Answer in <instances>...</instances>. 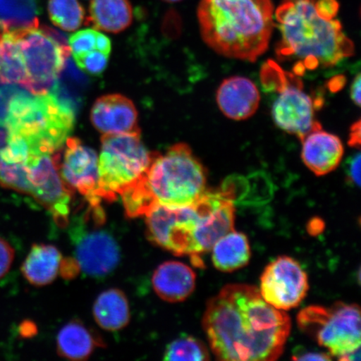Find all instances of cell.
Wrapping results in <instances>:
<instances>
[{
	"label": "cell",
	"instance_id": "obj_2",
	"mask_svg": "<svg viewBox=\"0 0 361 361\" xmlns=\"http://www.w3.org/2000/svg\"><path fill=\"white\" fill-rule=\"evenodd\" d=\"M337 0H283L275 12L281 40L276 53L296 61V75L335 66L354 55L353 42L336 19Z\"/></svg>",
	"mask_w": 361,
	"mask_h": 361
},
{
	"label": "cell",
	"instance_id": "obj_20",
	"mask_svg": "<svg viewBox=\"0 0 361 361\" xmlns=\"http://www.w3.org/2000/svg\"><path fill=\"white\" fill-rule=\"evenodd\" d=\"M62 259L61 252L55 246L35 243L23 262L21 273L34 286H48L60 274Z\"/></svg>",
	"mask_w": 361,
	"mask_h": 361
},
{
	"label": "cell",
	"instance_id": "obj_29",
	"mask_svg": "<svg viewBox=\"0 0 361 361\" xmlns=\"http://www.w3.org/2000/svg\"><path fill=\"white\" fill-rule=\"evenodd\" d=\"M15 259V250L6 239L0 237V279L6 276Z\"/></svg>",
	"mask_w": 361,
	"mask_h": 361
},
{
	"label": "cell",
	"instance_id": "obj_26",
	"mask_svg": "<svg viewBox=\"0 0 361 361\" xmlns=\"http://www.w3.org/2000/svg\"><path fill=\"white\" fill-rule=\"evenodd\" d=\"M209 350L202 342L190 336H183L169 343L164 360L202 361L209 360Z\"/></svg>",
	"mask_w": 361,
	"mask_h": 361
},
{
	"label": "cell",
	"instance_id": "obj_15",
	"mask_svg": "<svg viewBox=\"0 0 361 361\" xmlns=\"http://www.w3.org/2000/svg\"><path fill=\"white\" fill-rule=\"evenodd\" d=\"M216 100L220 111L228 118L243 121L254 116L258 110L260 93L250 79L232 76L220 85Z\"/></svg>",
	"mask_w": 361,
	"mask_h": 361
},
{
	"label": "cell",
	"instance_id": "obj_3",
	"mask_svg": "<svg viewBox=\"0 0 361 361\" xmlns=\"http://www.w3.org/2000/svg\"><path fill=\"white\" fill-rule=\"evenodd\" d=\"M197 18L202 39L221 56L255 62L269 48L271 0H201Z\"/></svg>",
	"mask_w": 361,
	"mask_h": 361
},
{
	"label": "cell",
	"instance_id": "obj_19",
	"mask_svg": "<svg viewBox=\"0 0 361 361\" xmlns=\"http://www.w3.org/2000/svg\"><path fill=\"white\" fill-rule=\"evenodd\" d=\"M102 346L105 345L98 334L78 319L65 324L56 337L58 355L70 360H87L94 350Z\"/></svg>",
	"mask_w": 361,
	"mask_h": 361
},
{
	"label": "cell",
	"instance_id": "obj_16",
	"mask_svg": "<svg viewBox=\"0 0 361 361\" xmlns=\"http://www.w3.org/2000/svg\"><path fill=\"white\" fill-rule=\"evenodd\" d=\"M92 123L103 134H120L139 130L137 111L129 99L121 94L99 98L92 110Z\"/></svg>",
	"mask_w": 361,
	"mask_h": 361
},
{
	"label": "cell",
	"instance_id": "obj_4",
	"mask_svg": "<svg viewBox=\"0 0 361 361\" xmlns=\"http://www.w3.org/2000/svg\"><path fill=\"white\" fill-rule=\"evenodd\" d=\"M207 190L204 166L187 144L178 143L164 154H153L146 173L121 196L126 214L134 219L157 206L192 205Z\"/></svg>",
	"mask_w": 361,
	"mask_h": 361
},
{
	"label": "cell",
	"instance_id": "obj_34",
	"mask_svg": "<svg viewBox=\"0 0 361 361\" xmlns=\"http://www.w3.org/2000/svg\"><path fill=\"white\" fill-rule=\"evenodd\" d=\"M349 144L352 147H359L360 145V121L355 123L351 128Z\"/></svg>",
	"mask_w": 361,
	"mask_h": 361
},
{
	"label": "cell",
	"instance_id": "obj_21",
	"mask_svg": "<svg viewBox=\"0 0 361 361\" xmlns=\"http://www.w3.org/2000/svg\"><path fill=\"white\" fill-rule=\"evenodd\" d=\"M94 319L99 326L108 331L124 329L130 322L128 298L119 288H110L97 297L93 306Z\"/></svg>",
	"mask_w": 361,
	"mask_h": 361
},
{
	"label": "cell",
	"instance_id": "obj_22",
	"mask_svg": "<svg viewBox=\"0 0 361 361\" xmlns=\"http://www.w3.org/2000/svg\"><path fill=\"white\" fill-rule=\"evenodd\" d=\"M89 11L88 24L106 32L119 33L133 22L128 0H92Z\"/></svg>",
	"mask_w": 361,
	"mask_h": 361
},
{
	"label": "cell",
	"instance_id": "obj_31",
	"mask_svg": "<svg viewBox=\"0 0 361 361\" xmlns=\"http://www.w3.org/2000/svg\"><path fill=\"white\" fill-rule=\"evenodd\" d=\"M80 271V265L75 259H62L60 274L66 279H72L78 276Z\"/></svg>",
	"mask_w": 361,
	"mask_h": 361
},
{
	"label": "cell",
	"instance_id": "obj_27",
	"mask_svg": "<svg viewBox=\"0 0 361 361\" xmlns=\"http://www.w3.org/2000/svg\"><path fill=\"white\" fill-rule=\"evenodd\" d=\"M97 31L94 30H84L72 35L70 38V49L73 53L74 58L85 55L89 52L99 51Z\"/></svg>",
	"mask_w": 361,
	"mask_h": 361
},
{
	"label": "cell",
	"instance_id": "obj_13",
	"mask_svg": "<svg viewBox=\"0 0 361 361\" xmlns=\"http://www.w3.org/2000/svg\"><path fill=\"white\" fill-rule=\"evenodd\" d=\"M75 246V259L80 270L94 278L112 273L118 266L121 252L115 238L104 230L85 228L82 219L72 225L70 231Z\"/></svg>",
	"mask_w": 361,
	"mask_h": 361
},
{
	"label": "cell",
	"instance_id": "obj_28",
	"mask_svg": "<svg viewBox=\"0 0 361 361\" xmlns=\"http://www.w3.org/2000/svg\"><path fill=\"white\" fill-rule=\"evenodd\" d=\"M109 55L102 51H94L75 58L76 64L88 74L98 75L105 71Z\"/></svg>",
	"mask_w": 361,
	"mask_h": 361
},
{
	"label": "cell",
	"instance_id": "obj_10",
	"mask_svg": "<svg viewBox=\"0 0 361 361\" xmlns=\"http://www.w3.org/2000/svg\"><path fill=\"white\" fill-rule=\"evenodd\" d=\"M60 151L51 154L30 156L22 166L27 183L26 195L51 212L58 225L65 227L70 214L71 197L75 193L60 173Z\"/></svg>",
	"mask_w": 361,
	"mask_h": 361
},
{
	"label": "cell",
	"instance_id": "obj_8",
	"mask_svg": "<svg viewBox=\"0 0 361 361\" xmlns=\"http://www.w3.org/2000/svg\"><path fill=\"white\" fill-rule=\"evenodd\" d=\"M27 83L34 94L47 93L70 56L64 36L49 27L17 30Z\"/></svg>",
	"mask_w": 361,
	"mask_h": 361
},
{
	"label": "cell",
	"instance_id": "obj_18",
	"mask_svg": "<svg viewBox=\"0 0 361 361\" xmlns=\"http://www.w3.org/2000/svg\"><path fill=\"white\" fill-rule=\"evenodd\" d=\"M152 286L157 295L169 303H178L195 290L196 274L188 265L169 261L158 266L152 275Z\"/></svg>",
	"mask_w": 361,
	"mask_h": 361
},
{
	"label": "cell",
	"instance_id": "obj_32",
	"mask_svg": "<svg viewBox=\"0 0 361 361\" xmlns=\"http://www.w3.org/2000/svg\"><path fill=\"white\" fill-rule=\"evenodd\" d=\"M296 360H331V356L329 354L320 353V352H299L293 356Z\"/></svg>",
	"mask_w": 361,
	"mask_h": 361
},
{
	"label": "cell",
	"instance_id": "obj_1",
	"mask_svg": "<svg viewBox=\"0 0 361 361\" xmlns=\"http://www.w3.org/2000/svg\"><path fill=\"white\" fill-rule=\"evenodd\" d=\"M212 351L221 360L270 361L283 353L291 322L247 284H228L207 303L202 319Z\"/></svg>",
	"mask_w": 361,
	"mask_h": 361
},
{
	"label": "cell",
	"instance_id": "obj_24",
	"mask_svg": "<svg viewBox=\"0 0 361 361\" xmlns=\"http://www.w3.org/2000/svg\"><path fill=\"white\" fill-rule=\"evenodd\" d=\"M37 0H0V22L11 30L38 27Z\"/></svg>",
	"mask_w": 361,
	"mask_h": 361
},
{
	"label": "cell",
	"instance_id": "obj_5",
	"mask_svg": "<svg viewBox=\"0 0 361 361\" xmlns=\"http://www.w3.org/2000/svg\"><path fill=\"white\" fill-rule=\"evenodd\" d=\"M75 112L52 94L17 90L8 98L2 126L6 134L24 139L30 156L60 151L74 128Z\"/></svg>",
	"mask_w": 361,
	"mask_h": 361
},
{
	"label": "cell",
	"instance_id": "obj_14",
	"mask_svg": "<svg viewBox=\"0 0 361 361\" xmlns=\"http://www.w3.org/2000/svg\"><path fill=\"white\" fill-rule=\"evenodd\" d=\"M63 180L74 192L87 198L89 204L102 201L99 196L98 158L96 152L83 145L79 139H66V149L60 162Z\"/></svg>",
	"mask_w": 361,
	"mask_h": 361
},
{
	"label": "cell",
	"instance_id": "obj_23",
	"mask_svg": "<svg viewBox=\"0 0 361 361\" xmlns=\"http://www.w3.org/2000/svg\"><path fill=\"white\" fill-rule=\"evenodd\" d=\"M212 260L216 269L232 272L245 267L250 262L251 250L245 234L233 231L219 238L212 247Z\"/></svg>",
	"mask_w": 361,
	"mask_h": 361
},
{
	"label": "cell",
	"instance_id": "obj_33",
	"mask_svg": "<svg viewBox=\"0 0 361 361\" xmlns=\"http://www.w3.org/2000/svg\"><path fill=\"white\" fill-rule=\"evenodd\" d=\"M360 87H361V79L360 75L358 74L357 76L354 79L353 83L351 85L350 88V97L352 101H353L356 106H360Z\"/></svg>",
	"mask_w": 361,
	"mask_h": 361
},
{
	"label": "cell",
	"instance_id": "obj_25",
	"mask_svg": "<svg viewBox=\"0 0 361 361\" xmlns=\"http://www.w3.org/2000/svg\"><path fill=\"white\" fill-rule=\"evenodd\" d=\"M48 12L53 24L66 31L78 30L85 19L78 0H48Z\"/></svg>",
	"mask_w": 361,
	"mask_h": 361
},
{
	"label": "cell",
	"instance_id": "obj_11",
	"mask_svg": "<svg viewBox=\"0 0 361 361\" xmlns=\"http://www.w3.org/2000/svg\"><path fill=\"white\" fill-rule=\"evenodd\" d=\"M266 68L274 78L278 85V96L272 106L274 123L284 132L295 135L302 141L313 130L322 128L315 119V104L312 98L307 94L299 80L287 74L279 68L278 81L268 64Z\"/></svg>",
	"mask_w": 361,
	"mask_h": 361
},
{
	"label": "cell",
	"instance_id": "obj_30",
	"mask_svg": "<svg viewBox=\"0 0 361 361\" xmlns=\"http://www.w3.org/2000/svg\"><path fill=\"white\" fill-rule=\"evenodd\" d=\"M360 152L352 156L346 164V175L349 182L354 186H360Z\"/></svg>",
	"mask_w": 361,
	"mask_h": 361
},
{
	"label": "cell",
	"instance_id": "obj_7",
	"mask_svg": "<svg viewBox=\"0 0 361 361\" xmlns=\"http://www.w3.org/2000/svg\"><path fill=\"white\" fill-rule=\"evenodd\" d=\"M301 331L312 337L329 355L347 360L360 350V310L358 305L337 302L329 308L310 306L298 316Z\"/></svg>",
	"mask_w": 361,
	"mask_h": 361
},
{
	"label": "cell",
	"instance_id": "obj_6",
	"mask_svg": "<svg viewBox=\"0 0 361 361\" xmlns=\"http://www.w3.org/2000/svg\"><path fill=\"white\" fill-rule=\"evenodd\" d=\"M153 154L142 142L141 132L103 134L98 161L99 196L113 201L146 173Z\"/></svg>",
	"mask_w": 361,
	"mask_h": 361
},
{
	"label": "cell",
	"instance_id": "obj_35",
	"mask_svg": "<svg viewBox=\"0 0 361 361\" xmlns=\"http://www.w3.org/2000/svg\"><path fill=\"white\" fill-rule=\"evenodd\" d=\"M165 1H168V2H178V1H180V0H165Z\"/></svg>",
	"mask_w": 361,
	"mask_h": 361
},
{
	"label": "cell",
	"instance_id": "obj_17",
	"mask_svg": "<svg viewBox=\"0 0 361 361\" xmlns=\"http://www.w3.org/2000/svg\"><path fill=\"white\" fill-rule=\"evenodd\" d=\"M301 157L312 173L324 176L338 168L344 156V147L336 135L322 128L310 133L302 140Z\"/></svg>",
	"mask_w": 361,
	"mask_h": 361
},
{
	"label": "cell",
	"instance_id": "obj_12",
	"mask_svg": "<svg viewBox=\"0 0 361 361\" xmlns=\"http://www.w3.org/2000/svg\"><path fill=\"white\" fill-rule=\"evenodd\" d=\"M308 290L307 274L290 257H279L262 274L260 295L275 309L286 311L295 308L303 301Z\"/></svg>",
	"mask_w": 361,
	"mask_h": 361
},
{
	"label": "cell",
	"instance_id": "obj_9",
	"mask_svg": "<svg viewBox=\"0 0 361 361\" xmlns=\"http://www.w3.org/2000/svg\"><path fill=\"white\" fill-rule=\"evenodd\" d=\"M202 214V197L192 205L157 206L145 216L147 238L175 255L197 258L196 234Z\"/></svg>",
	"mask_w": 361,
	"mask_h": 361
}]
</instances>
